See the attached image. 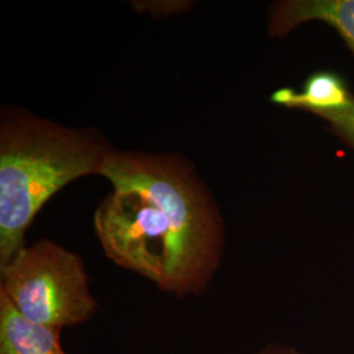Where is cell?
I'll return each mask as SVG.
<instances>
[{"label": "cell", "mask_w": 354, "mask_h": 354, "mask_svg": "<svg viewBox=\"0 0 354 354\" xmlns=\"http://www.w3.org/2000/svg\"><path fill=\"white\" fill-rule=\"evenodd\" d=\"M352 92L344 77L332 71H317L308 76L302 91L279 88L272 93L270 102L289 109L314 114L340 108L351 99Z\"/></svg>", "instance_id": "6"}, {"label": "cell", "mask_w": 354, "mask_h": 354, "mask_svg": "<svg viewBox=\"0 0 354 354\" xmlns=\"http://www.w3.org/2000/svg\"><path fill=\"white\" fill-rule=\"evenodd\" d=\"M310 23L333 29L354 58V0H279L269 6V37L285 38Z\"/></svg>", "instance_id": "4"}, {"label": "cell", "mask_w": 354, "mask_h": 354, "mask_svg": "<svg viewBox=\"0 0 354 354\" xmlns=\"http://www.w3.org/2000/svg\"><path fill=\"white\" fill-rule=\"evenodd\" d=\"M100 176L113 187L93 215L106 257L176 297L207 290L226 228L194 165L175 152L114 150Z\"/></svg>", "instance_id": "1"}, {"label": "cell", "mask_w": 354, "mask_h": 354, "mask_svg": "<svg viewBox=\"0 0 354 354\" xmlns=\"http://www.w3.org/2000/svg\"><path fill=\"white\" fill-rule=\"evenodd\" d=\"M192 0H133L130 7L138 13H146L155 20H163L171 16L188 12L193 8Z\"/></svg>", "instance_id": "8"}, {"label": "cell", "mask_w": 354, "mask_h": 354, "mask_svg": "<svg viewBox=\"0 0 354 354\" xmlns=\"http://www.w3.org/2000/svg\"><path fill=\"white\" fill-rule=\"evenodd\" d=\"M0 354L67 353L61 344V329L23 317L0 292Z\"/></svg>", "instance_id": "5"}, {"label": "cell", "mask_w": 354, "mask_h": 354, "mask_svg": "<svg viewBox=\"0 0 354 354\" xmlns=\"http://www.w3.org/2000/svg\"><path fill=\"white\" fill-rule=\"evenodd\" d=\"M256 354H306L292 346L285 344H268L263 349H260Z\"/></svg>", "instance_id": "9"}, {"label": "cell", "mask_w": 354, "mask_h": 354, "mask_svg": "<svg viewBox=\"0 0 354 354\" xmlns=\"http://www.w3.org/2000/svg\"><path fill=\"white\" fill-rule=\"evenodd\" d=\"M328 127L329 131L354 150V93L345 105L313 114Z\"/></svg>", "instance_id": "7"}, {"label": "cell", "mask_w": 354, "mask_h": 354, "mask_svg": "<svg viewBox=\"0 0 354 354\" xmlns=\"http://www.w3.org/2000/svg\"><path fill=\"white\" fill-rule=\"evenodd\" d=\"M96 127H68L4 105L0 111V268L26 247V234L54 194L100 175L114 151Z\"/></svg>", "instance_id": "2"}, {"label": "cell", "mask_w": 354, "mask_h": 354, "mask_svg": "<svg viewBox=\"0 0 354 354\" xmlns=\"http://www.w3.org/2000/svg\"><path fill=\"white\" fill-rule=\"evenodd\" d=\"M0 292L23 317L61 330L97 310L82 257L50 239L23 247L0 268Z\"/></svg>", "instance_id": "3"}]
</instances>
